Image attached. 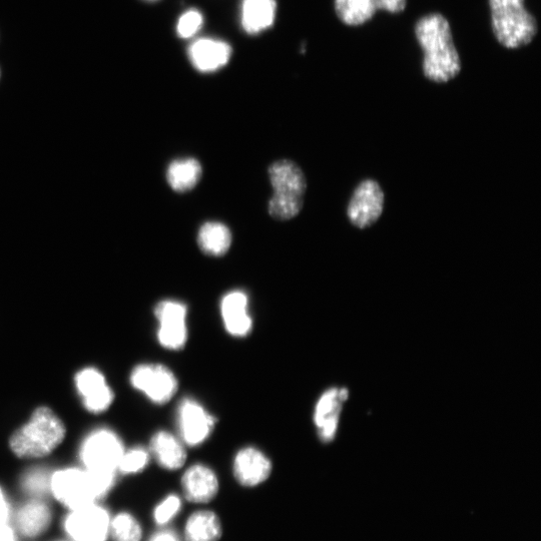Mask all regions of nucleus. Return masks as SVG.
Returning <instances> with one entry per match:
<instances>
[{
  "instance_id": "29",
  "label": "nucleus",
  "mask_w": 541,
  "mask_h": 541,
  "mask_svg": "<svg viewBox=\"0 0 541 541\" xmlns=\"http://www.w3.org/2000/svg\"><path fill=\"white\" fill-rule=\"evenodd\" d=\"M182 502L177 495H170L155 510V519L159 524L169 522L181 509Z\"/></svg>"
},
{
  "instance_id": "26",
  "label": "nucleus",
  "mask_w": 541,
  "mask_h": 541,
  "mask_svg": "<svg viewBox=\"0 0 541 541\" xmlns=\"http://www.w3.org/2000/svg\"><path fill=\"white\" fill-rule=\"evenodd\" d=\"M150 453L142 447L125 451L119 463L118 470L126 474L138 473L146 468Z\"/></svg>"
},
{
  "instance_id": "35",
  "label": "nucleus",
  "mask_w": 541,
  "mask_h": 541,
  "mask_svg": "<svg viewBox=\"0 0 541 541\" xmlns=\"http://www.w3.org/2000/svg\"><path fill=\"white\" fill-rule=\"evenodd\" d=\"M149 2H155V0H149Z\"/></svg>"
},
{
  "instance_id": "6",
  "label": "nucleus",
  "mask_w": 541,
  "mask_h": 541,
  "mask_svg": "<svg viewBox=\"0 0 541 541\" xmlns=\"http://www.w3.org/2000/svg\"><path fill=\"white\" fill-rule=\"evenodd\" d=\"M131 383L155 404L168 403L177 393L179 382L174 372L162 364H141L131 374Z\"/></svg>"
},
{
  "instance_id": "33",
  "label": "nucleus",
  "mask_w": 541,
  "mask_h": 541,
  "mask_svg": "<svg viewBox=\"0 0 541 541\" xmlns=\"http://www.w3.org/2000/svg\"><path fill=\"white\" fill-rule=\"evenodd\" d=\"M152 541H177V539L171 533H161L155 536Z\"/></svg>"
},
{
  "instance_id": "17",
  "label": "nucleus",
  "mask_w": 541,
  "mask_h": 541,
  "mask_svg": "<svg viewBox=\"0 0 541 541\" xmlns=\"http://www.w3.org/2000/svg\"><path fill=\"white\" fill-rule=\"evenodd\" d=\"M182 486L188 500L207 503L218 494L219 479L210 467L194 464L183 475Z\"/></svg>"
},
{
  "instance_id": "20",
  "label": "nucleus",
  "mask_w": 541,
  "mask_h": 541,
  "mask_svg": "<svg viewBox=\"0 0 541 541\" xmlns=\"http://www.w3.org/2000/svg\"><path fill=\"white\" fill-rule=\"evenodd\" d=\"M52 511L43 501L33 500L24 505L17 515L19 531L26 537H38L50 526Z\"/></svg>"
},
{
  "instance_id": "11",
  "label": "nucleus",
  "mask_w": 541,
  "mask_h": 541,
  "mask_svg": "<svg viewBox=\"0 0 541 541\" xmlns=\"http://www.w3.org/2000/svg\"><path fill=\"white\" fill-rule=\"evenodd\" d=\"M348 395L346 388H330L318 399L313 418L321 441L330 442L334 439L342 404L348 399Z\"/></svg>"
},
{
  "instance_id": "12",
  "label": "nucleus",
  "mask_w": 541,
  "mask_h": 541,
  "mask_svg": "<svg viewBox=\"0 0 541 541\" xmlns=\"http://www.w3.org/2000/svg\"><path fill=\"white\" fill-rule=\"evenodd\" d=\"M188 57L192 66L200 73H215L223 69L232 57L231 46L223 41L204 38L191 44Z\"/></svg>"
},
{
  "instance_id": "10",
  "label": "nucleus",
  "mask_w": 541,
  "mask_h": 541,
  "mask_svg": "<svg viewBox=\"0 0 541 541\" xmlns=\"http://www.w3.org/2000/svg\"><path fill=\"white\" fill-rule=\"evenodd\" d=\"M384 193L373 180L363 181L355 190L348 206L347 215L355 227L366 229L382 215Z\"/></svg>"
},
{
  "instance_id": "3",
  "label": "nucleus",
  "mask_w": 541,
  "mask_h": 541,
  "mask_svg": "<svg viewBox=\"0 0 541 541\" xmlns=\"http://www.w3.org/2000/svg\"><path fill=\"white\" fill-rule=\"evenodd\" d=\"M492 30L506 49L529 45L537 34V23L524 7V0H489Z\"/></svg>"
},
{
  "instance_id": "34",
  "label": "nucleus",
  "mask_w": 541,
  "mask_h": 541,
  "mask_svg": "<svg viewBox=\"0 0 541 541\" xmlns=\"http://www.w3.org/2000/svg\"><path fill=\"white\" fill-rule=\"evenodd\" d=\"M0 79H2V69H0Z\"/></svg>"
},
{
  "instance_id": "28",
  "label": "nucleus",
  "mask_w": 541,
  "mask_h": 541,
  "mask_svg": "<svg viewBox=\"0 0 541 541\" xmlns=\"http://www.w3.org/2000/svg\"><path fill=\"white\" fill-rule=\"evenodd\" d=\"M24 486L33 494H43L51 489V477L44 469H34L25 476Z\"/></svg>"
},
{
  "instance_id": "2",
  "label": "nucleus",
  "mask_w": 541,
  "mask_h": 541,
  "mask_svg": "<svg viewBox=\"0 0 541 541\" xmlns=\"http://www.w3.org/2000/svg\"><path fill=\"white\" fill-rule=\"evenodd\" d=\"M66 428L48 407L37 409L30 421L11 439L14 453L21 458H39L51 454L64 440Z\"/></svg>"
},
{
  "instance_id": "23",
  "label": "nucleus",
  "mask_w": 541,
  "mask_h": 541,
  "mask_svg": "<svg viewBox=\"0 0 541 541\" xmlns=\"http://www.w3.org/2000/svg\"><path fill=\"white\" fill-rule=\"evenodd\" d=\"M185 535L187 541H219L222 536L221 521L212 511L195 512L187 521Z\"/></svg>"
},
{
  "instance_id": "5",
  "label": "nucleus",
  "mask_w": 541,
  "mask_h": 541,
  "mask_svg": "<svg viewBox=\"0 0 541 541\" xmlns=\"http://www.w3.org/2000/svg\"><path fill=\"white\" fill-rule=\"evenodd\" d=\"M125 451L121 438L112 430L103 428L85 439L80 457L86 469L116 472Z\"/></svg>"
},
{
  "instance_id": "19",
  "label": "nucleus",
  "mask_w": 541,
  "mask_h": 541,
  "mask_svg": "<svg viewBox=\"0 0 541 541\" xmlns=\"http://www.w3.org/2000/svg\"><path fill=\"white\" fill-rule=\"evenodd\" d=\"M277 5L275 0H243L241 26L251 36L270 29L275 22Z\"/></svg>"
},
{
  "instance_id": "13",
  "label": "nucleus",
  "mask_w": 541,
  "mask_h": 541,
  "mask_svg": "<svg viewBox=\"0 0 541 541\" xmlns=\"http://www.w3.org/2000/svg\"><path fill=\"white\" fill-rule=\"evenodd\" d=\"M273 196L304 201L307 183L301 168L289 160L275 162L269 168Z\"/></svg>"
},
{
  "instance_id": "7",
  "label": "nucleus",
  "mask_w": 541,
  "mask_h": 541,
  "mask_svg": "<svg viewBox=\"0 0 541 541\" xmlns=\"http://www.w3.org/2000/svg\"><path fill=\"white\" fill-rule=\"evenodd\" d=\"M177 424L184 444L196 447L212 435L216 418L200 402L188 397L179 404Z\"/></svg>"
},
{
  "instance_id": "9",
  "label": "nucleus",
  "mask_w": 541,
  "mask_h": 541,
  "mask_svg": "<svg viewBox=\"0 0 541 541\" xmlns=\"http://www.w3.org/2000/svg\"><path fill=\"white\" fill-rule=\"evenodd\" d=\"M109 512L96 503L72 510L65 529L75 541H106L110 534Z\"/></svg>"
},
{
  "instance_id": "14",
  "label": "nucleus",
  "mask_w": 541,
  "mask_h": 541,
  "mask_svg": "<svg viewBox=\"0 0 541 541\" xmlns=\"http://www.w3.org/2000/svg\"><path fill=\"white\" fill-rule=\"evenodd\" d=\"M234 475L246 487H255L265 482L272 472L268 456L253 446L241 449L235 456Z\"/></svg>"
},
{
  "instance_id": "8",
  "label": "nucleus",
  "mask_w": 541,
  "mask_h": 541,
  "mask_svg": "<svg viewBox=\"0 0 541 541\" xmlns=\"http://www.w3.org/2000/svg\"><path fill=\"white\" fill-rule=\"evenodd\" d=\"M155 316L160 344L172 351L183 349L188 340L187 306L180 301L164 300L157 304Z\"/></svg>"
},
{
  "instance_id": "15",
  "label": "nucleus",
  "mask_w": 541,
  "mask_h": 541,
  "mask_svg": "<svg viewBox=\"0 0 541 541\" xmlns=\"http://www.w3.org/2000/svg\"><path fill=\"white\" fill-rule=\"evenodd\" d=\"M76 385L86 408L93 413L107 410L114 400V393L104 375L95 368L79 372Z\"/></svg>"
},
{
  "instance_id": "27",
  "label": "nucleus",
  "mask_w": 541,
  "mask_h": 541,
  "mask_svg": "<svg viewBox=\"0 0 541 541\" xmlns=\"http://www.w3.org/2000/svg\"><path fill=\"white\" fill-rule=\"evenodd\" d=\"M204 17L198 10L183 14L177 24V34L183 40L195 37L203 28Z\"/></svg>"
},
{
  "instance_id": "4",
  "label": "nucleus",
  "mask_w": 541,
  "mask_h": 541,
  "mask_svg": "<svg viewBox=\"0 0 541 541\" xmlns=\"http://www.w3.org/2000/svg\"><path fill=\"white\" fill-rule=\"evenodd\" d=\"M51 490L71 510L100 499L93 475L88 469L67 468L56 472L51 476Z\"/></svg>"
},
{
  "instance_id": "32",
  "label": "nucleus",
  "mask_w": 541,
  "mask_h": 541,
  "mask_svg": "<svg viewBox=\"0 0 541 541\" xmlns=\"http://www.w3.org/2000/svg\"><path fill=\"white\" fill-rule=\"evenodd\" d=\"M0 541H18L15 530L8 524H0Z\"/></svg>"
},
{
  "instance_id": "16",
  "label": "nucleus",
  "mask_w": 541,
  "mask_h": 541,
  "mask_svg": "<svg viewBox=\"0 0 541 541\" xmlns=\"http://www.w3.org/2000/svg\"><path fill=\"white\" fill-rule=\"evenodd\" d=\"M221 316L226 331L233 337H247L253 328L249 313V299L245 292L235 290L225 295L221 301Z\"/></svg>"
},
{
  "instance_id": "21",
  "label": "nucleus",
  "mask_w": 541,
  "mask_h": 541,
  "mask_svg": "<svg viewBox=\"0 0 541 541\" xmlns=\"http://www.w3.org/2000/svg\"><path fill=\"white\" fill-rule=\"evenodd\" d=\"M203 176L200 162L194 158H183L173 161L167 171V181L177 193L193 190Z\"/></svg>"
},
{
  "instance_id": "30",
  "label": "nucleus",
  "mask_w": 541,
  "mask_h": 541,
  "mask_svg": "<svg viewBox=\"0 0 541 541\" xmlns=\"http://www.w3.org/2000/svg\"><path fill=\"white\" fill-rule=\"evenodd\" d=\"M377 11L399 14L406 8V0H375Z\"/></svg>"
},
{
  "instance_id": "24",
  "label": "nucleus",
  "mask_w": 541,
  "mask_h": 541,
  "mask_svg": "<svg viewBox=\"0 0 541 541\" xmlns=\"http://www.w3.org/2000/svg\"><path fill=\"white\" fill-rule=\"evenodd\" d=\"M335 11L347 26H361L377 12L375 0H335Z\"/></svg>"
},
{
  "instance_id": "22",
  "label": "nucleus",
  "mask_w": 541,
  "mask_h": 541,
  "mask_svg": "<svg viewBox=\"0 0 541 541\" xmlns=\"http://www.w3.org/2000/svg\"><path fill=\"white\" fill-rule=\"evenodd\" d=\"M198 245L204 254L211 257H222L231 248L232 233L222 223H205L198 234Z\"/></svg>"
},
{
  "instance_id": "31",
  "label": "nucleus",
  "mask_w": 541,
  "mask_h": 541,
  "mask_svg": "<svg viewBox=\"0 0 541 541\" xmlns=\"http://www.w3.org/2000/svg\"><path fill=\"white\" fill-rule=\"evenodd\" d=\"M10 515H11V507H10L9 500L3 488L0 487V524L8 523Z\"/></svg>"
},
{
  "instance_id": "1",
  "label": "nucleus",
  "mask_w": 541,
  "mask_h": 541,
  "mask_svg": "<svg viewBox=\"0 0 541 541\" xmlns=\"http://www.w3.org/2000/svg\"><path fill=\"white\" fill-rule=\"evenodd\" d=\"M415 36L424 53L423 73L429 81L447 83L459 75L461 61L443 16L432 14L420 19Z\"/></svg>"
},
{
  "instance_id": "25",
  "label": "nucleus",
  "mask_w": 541,
  "mask_h": 541,
  "mask_svg": "<svg viewBox=\"0 0 541 541\" xmlns=\"http://www.w3.org/2000/svg\"><path fill=\"white\" fill-rule=\"evenodd\" d=\"M110 533L115 541H141L143 530L133 515L123 512L111 520Z\"/></svg>"
},
{
  "instance_id": "18",
  "label": "nucleus",
  "mask_w": 541,
  "mask_h": 541,
  "mask_svg": "<svg viewBox=\"0 0 541 541\" xmlns=\"http://www.w3.org/2000/svg\"><path fill=\"white\" fill-rule=\"evenodd\" d=\"M151 453L160 466L167 470L182 468L187 460V451L180 437L162 430L151 440Z\"/></svg>"
}]
</instances>
